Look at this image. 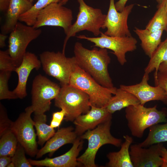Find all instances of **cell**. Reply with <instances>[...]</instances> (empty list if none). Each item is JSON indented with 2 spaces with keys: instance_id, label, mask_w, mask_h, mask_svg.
<instances>
[{
  "instance_id": "1",
  "label": "cell",
  "mask_w": 167,
  "mask_h": 167,
  "mask_svg": "<svg viewBox=\"0 0 167 167\" xmlns=\"http://www.w3.org/2000/svg\"><path fill=\"white\" fill-rule=\"evenodd\" d=\"M74 57L78 66L102 86L114 87L108 70L111 58L107 49L96 47L92 49L76 42L74 46Z\"/></svg>"
},
{
  "instance_id": "2",
  "label": "cell",
  "mask_w": 167,
  "mask_h": 167,
  "mask_svg": "<svg viewBox=\"0 0 167 167\" xmlns=\"http://www.w3.org/2000/svg\"><path fill=\"white\" fill-rule=\"evenodd\" d=\"M112 119L98 125L92 130H89L81 135L82 139L88 141L87 148L84 152L77 158V161L85 167H96L95 159L96 154L101 146L110 144L120 147L122 144L121 139L116 138L111 133Z\"/></svg>"
},
{
  "instance_id": "3",
  "label": "cell",
  "mask_w": 167,
  "mask_h": 167,
  "mask_svg": "<svg viewBox=\"0 0 167 167\" xmlns=\"http://www.w3.org/2000/svg\"><path fill=\"white\" fill-rule=\"evenodd\" d=\"M128 127L134 137L141 138L145 130L154 125L167 121V113L158 110L156 105L147 108L140 104L126 108Z\"/></svg>"
},
{
  "instance_id": "4",
  "label": "cell",
  "mask_w": 167,
  "mask_h": 167,
  "mask_svg": "<svg viewBox=\"0 0 167 167\" xmlns=\"http://www.w3.org/2000/svg\"><path fill=\"white\" fill-rule=\"evenodd\" d=\"M69 84L86 93L91 106L98 107H105L117 89L102 86L78 66L71 75Z\"/></svg>"
},
{
  "instance_id": "5",
  "label": "cell",
  "mask_w": 167,
  "mask_h": 167,
  "mask_svg": "<svg viewBox=\"0 0 167 167\" xmlns=\"http://www.w3.org/2000/svg\"><path fill=\"white\" fill-rule=\"evenodd\" d=\"M54 100L55 106L66 111L64 119L66 121H74L79 115L87 113L91 108L89 96L69 84L61 86Z\"/></svg>"
},
{
  "instance_id": "6",
  "label": "cell",
  "mask_w": 167,
  "mask_h": 167,
  "mask_svg": "<svg viewBox=\"0 0 167 167\" xmlns=\"http://www.w3.org/2000/svg\"><path fill=\"white\" fill-rule=\"evenodd\" d=\"M79 3L77 19L72 24L64 40L62 52L65 53L66 43L70 38L75 36L81 31L86 30L96 36L100 34V31L104 23L106 15L101 10L87 5L84 0H77Z\"/></svg>"
},
{
  "instance_id": "7",
  "label": "cell",
  "mask_w": 167,
  "mask_h": 167,
  "mask_svg": "<svg viewBox=\"0 0 167 167\" xmlns=\"http://www.w3.org/2000/svg\"><path fill=\"white\" fill-rule=\"evenodd\" d=\"M40 59L46 74L57 79L61 86L69 84L71 75L78 66L74 56L67 57L59 51H45L40 54Z\"/></svg>"
},
{
  "instance_id": "8",
  "label": "cell",
  "mask_w": 167,
  "mask_h": 167,
  "mask_svg": "<svg viewBox=\"0 0 167 167\" xmlns=\"http://www.w3.org/2000/svg\"><path fill=\"white\" fill-rule=\"evenodd\" d=\"M41 33V29L19 22L10 33L7 50L17 67L21 64L28 45Z\"/></svg>"
},
{
  "instance_id": "9",
  "label": "cell",
  "mask_w": 167,
  "mask_h": 167,
  "mask_svg": "<svg viewBox=\"0 0 167 167\" xmlns=\"http://www.w3.org/2000/svg\"><path fill=\"white\" fill-rule=\"evenodd\" d=\"M61 88L41 75L35 77L31 90V106L35 114L44 113L49 110L51 101L57 97Z\"/></svg>"
},
{
  "instance_id": "10",
  "label": "cell",
  "mask_w": 167,
  "mask_h": 167,
  "mask_svg": "<svg viewBox=\"0 0 167 167\" xmlns=\"http://www.w3.org/2000/svg\"><path fill=\"white\" fill-rule=\"evenodd\" d=\"M79 39L86 40L94 44L93 46L111 50L121 65L127 62L126 54L137 49V41L131 36H113L105 35L101 32L99 37H90L84 35L76 36Z\"/></svg>"
},
{
  "instance_id": "11",
  "label": "cell",
  "mask_w": 167,
  "mask_h": 167,
  "mask_svg": "<svg viewBox=\"0 0 167 167\" xmlns=\"http://www.w3.org/2000/svg\"><path fill=\"white\" fill-rule=\"evenodd\" d=\"M34 112L32 106L27 107L17 119L12 122L11 130L16 135L19 143L27 154L33 157L38 151L36 136L33 126L34 122L31 117Z\"/></svg>"
},
{
  "instance_id": "12",
  "label": "cell",
  "mask_w": 167,
  "mask_h": 167,
  "mask_svg": "<svg viewBox=\"0 0 167 167\" xmlns=\"http://www.w3.org/2000/svg\"><path fill=\"white\" fill-rule=\"evenodd\" d=\"M60 2L53 3L39 12L33 27L36 28L45 26L62 28L66 35L72 25V10Z\"/></svg>"
},
{
  "instance_id": "13",
  "label": "cell",
  "mask_w": 167,
  "mask_h": 167,
  "mask_svg": "<svg viewBox=\"0 0 167 167\" xmlns=\"http://www.w3.org/2000/svg\"><path fill=\"white\" fill-rule=\"evenodd\" d=\"M134 4L126 6L121 12L116 9L114 0H109V6L102 29L106 28L104 33L113 36H131L127 24L128 16L134 6Z\"/></svg>"
},
{
  "instance_id": "14",
  "label": "cell",
  "mask_w": 167,
  "mask_h": 167,
  "mask_svg": "<svg viewBox=\"0 0 167 167\" xmlns=\"http://www.w3.org/2000/svg\"><path fill=\"white\" fill-rule=\"evenodd\" d=\"M162 143L152 145L148 148L138 144L131 145L129 152L134 167H159L163 162L161 155Z\"/></svg>"
},
{
  "instance_id": "15",
  "label": "cell",
  "mask_w": 167,
  "mask_h": 167,
  "mask_svg": "<svg viewBox=\"0 0 167 167\" xmlns=\"http://www.w3.org/2000/svg\"><path fill=\"white\" fill-rule=\"evenodd\" d=\"M149 75L144 73L139 84L131 85H121L120 88L134 95L142 105L151 101H160L167 105V94L159 86L153 87L148 84Z\"/></svg>"
},
{
  "instance_id": "16",
  "label": "cell",
  "mask_w": 167,
  "mask_h": 167,
  "mask_svg": "<svg viewBox=\"0 0 167 167\" xmlns=\"http://www.w3.org/2000/svg\"><path fill=\"white\" fill-rule=\"evenodd\" d=\"M77 138L71 148L66 152L53 158H45L41 160L28 159L32 166L48 167H75L83 165L77 160V157L83 148V142Z\"/></svg>"
},
{
  "instance_id": "17",
  "label": "cell",
  "mask_w": 167,
  "mask_h": 167,
  "mask_svg": "<svg viewBox=\"0 0 167 167\" xmlns=\"http://www.w3.org/2000/svg\"><path fill=\"white\" fill-rule=\"evenodd\" d=\"M112 118V114L105 107L91 106L86 113L81 115L74 121L75 131L77 135L81 136L89 130L95 128L100 124Z\"/></svg>"
},
{
  "instance_id": "18",
  "label": "cell",
  "mask_w": 167,
  "mask_h": 167,
  "mask_svg": "<svg viewBox=\"0 0 167 167\" xmlns=\"http://www.w3.org/2000/svg\"><path fill=\"white\" fill-rule=\"evenodd\" d=\"M41 65L40 59L34 54L26 53L21 64L15 71L18 75V80L16 87L13 91L18 98L22 99L27 96L26 85L29 75L33 69L38 70Z\"/></svg>"
},
{
  "instance_id": "19",
  "label": "cell",
  "mask_w": 167,
  "mask_h": 167,
  "mask_svg": "<svg viewBox=\"0 0 167 167\" xmlns=\"http://www.w3.org/2000/svg\"><path fill=\"white\" fill-rule=\"evenodd\" d=\"M72 126L62 128L58 130L54 135L47 141L45 145L38 151L36 157L39 158L49 153L50 156L63 145L73 143L77 138V135Z\"/></svg>"
},
{
  "instance_id": "20",
  "label": "cell",
  "mask_w": 167,
  "mask_h": 167,
  "mask_svg": "<svg viewBox=\"0 0 167 167\" xmlns=\"http://www.w3.org/2000/svg\"><path fill=\"white\" fill-rule=\"evenodd\" d=\"M33 5L29 0H10L6 11L5 22L1 28L2 33H10L18 22L20 16Z\"/></svg>"
},
{
  "instance_id": "21",
  "label": "cell",
  "mask_w": 167,
  "mask_h": 167,
  "mask_svg": "<svg viewBox=\"0 0 167 167\" xmlns=\"http://www.w3.org/2000/svg\"><path fill=\"white\" fill-rule=\"evenodd\" d=\"M124 142L121 149L118 152H110L107 155L109 162L106 166L109 167H134L129 152L130 147L133 142L132 137L126 135L123 136Z\"/></svg>"
},
{
  "instance_id": "22",
  "label": "cell",
  "mask_w": 167,
  "mask_h": 167,
  "mask_svg": "<svg viewBox=\"0 0 167 167\" xmlns=\"http://www.w3.org/2000/svg\"><path fill=\"white\" fill-rule=\"evenodd\" d=\"M134 31L141 41V46L145 54L150 58L161 42L163 30L151 32L146 29L135 27Z\"/></svg>"
},
{
  "instance_id": "23",
  "label": "cell",
  "mask_w": 167,
  "mask_h": 167,
  "mask_svg": "<svg viewBox=\"0 0 167 167\" xmlns=\"http://www.w3.org/2000/svg\"><path fill=\"white\" fill-rule=\"evenodd\" d=\"M114 95L105 107L111 114L129 106L140 104L139 101L134 95L120 88H117Z\"/></svg>"
},
{
  "instance_id": "24",
  "label": "cell",
  "mask_w": 167,
  "mask_h": 167,
  "mask_svg": "<svg viewBox=\"0 0 167 167\" xmlns=\"http://www.w3.org/2000/svg\"><path fill=\"white\" fill-rule=\"evenodd\" d=\"M34 126L38 137V143L42 146L54 134V128L46 124L47 117L44 113L35 114L33 120Z\"/></svg>"
},
{
  "instance_id": "25",
  "label": "cell",
  "mask_w": 167,
  "mask_h": 167,
  "mask_svg": "<svg viewBox=\"0 0 167 167\" xmlns=\"http://www.w3.org/2000/svg\"><path fill=\"white\" fill-rule=\"evenodd\" d=\"M167 142V121L164 124H157L149 128L148 135L145 139L138 144L147 148L157 143Z\"/></svg>"
},
{
  "instance_id": "26",
  "label": "cell",
  "mask_w": 167,
  "mask_h": 167,
  "mask_svg": "<svg viewBox=\"0 0 167 167\" xmlns=\"http://www.w3.org/2000/svg\"><path fill=\"white\" fill-rule=\"evenodd\" d=\"M166 61H167V37L161 43L150 58L148 64L145 68V73L149 74L155 70L154 78L156 77L160 65Z\"/></svg>"
},
{
  "instance_id": "27",
  "label": "cell",
  "mask_w": 167,
  "mask_h": 167,
  "mask_svg": "<svg viewBox=\"0 0 167 167\" xmlns=\"http://www.w3.org/2000/svg\"><path fill=\"white\" fill-rule=\"evenodd\" d=\"M63 0H38L27 12L21 15L19 21L26 24L33 26L39 11L42 9L53 3L60 2Z\"/></svg>"
},
{
  "instance_id": "28",
  "label": "cell",
  "mask_w": 167,
  "mask_h": 167,
  "mask_svg": "<svg viewBox=\"0 0 167 167\" xmlns=\"http://www.w3.org/2000/svg\"><path fill=\"white\" fill-rule=\"evenodd\" d=\"M145 28L151 32L162 30L167 31V13L163 2L158 5L157 10Z\"/></svg>"
},
{
  "instance_id": "29",
  "label": "cell",
  "mask_w": 167,
  "mask_h": 167,
  "mask_svg": "<svg viewBox=\"0 0 167 167\" xmlns=\"http://www.w3.org/2000/svg\"><path fill=\"white\" fill-rule=\"evenodd\" d=\"M18 142L17 138L11 130L6 132L0 139V156L12 157L16 150Z\"/></svg>"
},
{
  "instance_id": "30",
  "label": "cell",
  "mask_w": 167,
  "mask_h": 167,
  "mask_svg": "<svg viewBox=\"0 0 167 167\" xmlns=\"http://www.w3.org/2000/svg\"><path fill=\"white\" fill-rule=\"evenodd\" d=\"M11 72L0 71V100L14 99L18 97L13 91L9 90L8 82Z\"/></svg>"
},
{
  "instance_id": "31",
  "label": "cell",
  "mask_w": 167,
  "mask_h": 167,
  "mask_svg": "<svg viewBox=\"0 0 167 167\" xmlns=\"http://www.w3.org/2000/svg\"><path fill=\"white\" fill-rule=\"evenodd\" d=\"M25 152L24 148L19 143L15 153L11 157L12 161L14 164L15 167H32L25 156Z\"/></svg>"
},
{
  "instance_id": "32",
  "label": "cell",
  "mask_w": 167,
  "mask_h": 167,
  "mask_svg": "<svg viewBox=\"0 0 167 167\" xmlns=\"http://www.w3.org/2000/svg\"><path fill=\"white\" fill-rule=\"evenodd\" d=\"M17 67L8 50H0V71H15Z\"/></svg>"
},
{
  "instance_id": "33",
  "label": "cell",
  "mask_w": 167,
  "mask_h": 167,
  "mask_svg": "<svg viewBox=\"0 0 167 167\" xmlns=\"http://www.w3.org/2000/svg\"><path fill=\"white\" fill-rule=\"evenodd\" d=\"M12 122L8 118L6 112L2 105L0 104V136L11 130Z\"/></svg>"
},
{
  "instance_id": "34",
  "label": "cell",
  "mask_w": 167,
  "mask_h": 167,
  "mask_svg": "<svg viewBox=\"0 0 167 167\" xmlns=\"http://www.w3.org/2000/svg\"><path fill=\"white\" fill-rule=\"evenodd\" d=\"M154 80L156 86H160L167 94V74L158 71Z\"/></svg>"
},
{
  "instance_id": "35",
  "label": "cell",
  "mask_w": 167,
  "mask_h": 167,
  "mask_svg": "<svg viewBox=\"0 0 167 167\" xmlns=\"http://www.w3.org/2000/svg\"><path fill=\"white\" fill-rule=\"evenodd\" d=\"M66 114L65 110L62 109L61 111L54 112L53 113L52 119L61 123L64 119Z\"/></svg>"
},
{
  "instance_id": "36",
  "label": "cell",
  "mask_w": 167,
  "mask_h": 167,
  "mask_svg": "<svg viewBox=\"0 0 167 167\" xmlns=\"http://www.w3.org/2000/svg\"><path fill=\"white\" fill-rule=\"evenodd\" d=\"M12 161L11 157L8 156H0V167H7Z\"/></svg>"
},
{
  "instance_id": "37",
  "label": "cell",
  "mask_w": 167,
  "mask_h": 167,
  "mask_svg": "<svg viewBox=\"0 0 167 167\" xmlns=\"http://www.w3.org/2000/svg\"><path fill=\"white\" fill-rule=\"evenodd\" d=\"M128 0H119L115 3V5L116 10L119 12H121L126 6V4Z\"/></svg>"
},
{
  "instance_id": "38",
  "label": "cell",
  "mask_w": 167,
  "mask_h": 167,
  "mask_svg": "<svg viewBox=\"0 0 167 167\" xmlns=\"http://www.w3.org/2000/svg\"><path fill=\"white\" fill-rule=\"evenodd\" d=\"M10 0H0V10L1 12L6 11Z\"/></svg>"
},
{
  "instance_id": "39",
  "label": "cell",
  "mask_w": 167,
  "mask_h": 167,
  "mask_svg": "<svg viewBox=\"0 0 167 167\" xmlns=\"http://www.w3.org/2000/svg\"><path fill=\"white\" fill-rule=\"evenodd\" d=\"M7 37V36L5 34H0V47L2 48L6 46L5 41Z\"/></svg>"
},
{
  "instance_id": "40",
  "label": "cell",
  "mask_w": 167,
  "mask_h": 167,
  "mask_svg": "<svg viewBox=\"0 0 167 167\" xmlns=\"http://www.w3.org/2000/svg\"><path fill=\"white\" fill-rule=\"evenodd\" d=\"M158 71L167 74V61L163 62L160 65Z\"/></svg>"
},
{
  "instance_id": "41",
  "label": "cell",
  "mask_w": 167,
  "mask_h": 167,
  "mask_svg": "<svg viewBox=\"0 0 167 167\" xmlns=\"http://www.w3.org/2000/svg\"><path fill=\"white\" fill-rule=\"evenodd\" d=\"M161 156L163 161L167 162V149L164 146L161 150Z\"/></svg>"
},
{
  "instance_id": "42",
  "label": "cell",
  "mask_w": 167,
  "mask_h": 167,
  "mask_svg": "<svg viewBox=\"0 0 167 167\" xmlns=\"http://www.w3.org/2000/svg\"><path fill=\"white\" fill-rule=\"evenodd\" d=\"M61 123L56 121L52 119V120L50 122V126L53 128H57L58 127Z\"/></svg>"
},
{
  "instance_id": "43",
  "label": "cell",
  "mask_w": 167,
  "mask_h": 167,
  "mask_svg": "<svg viewBox=\"0 0 167 167\" xmlns=\"http://www.w3.org/2000/svg\"><path fill=\"white\" fill-rule=\"evenodd\" d=\"M162 2H163L165 4V9L167 13V0H163Z\"/></svg>"
},
{
  "instance_id": "44",
  "label": "cell",
  "mask_w": 167,
  "mask_h": 167,
  "mask_svg": "<svg viewBox=\"0 0 167 167\" xmlns=\"http://www.w3.org/2000/svg\"><path fill=\"white\" fill-rule=\"evenodd\" d=\"M7 167H15V165L11 161L9 165L7 166Z\"/></svg>"
},
{
  "instance_id": "45",
  "label": "cell",
  "mask_w": 167,
  "mask_h": 167,
  "mask_svg": "<svg viewBox=\"0 0 167 167\" xmlns=\"http://www.w3.org/2000/svg\"><path fill=\"white\" fill-rule=\"evenodd\" d=\"M161 167H167V162L163 161V162Z\"/></svg>"
},
{
  "instance_id": "46",
  "label": "cell",
  "mask_w": 167,
  "mask_h": 167,
  "mask_svg": "<svg viewBox=\"0 0 167 167\" xmlns=\"http://www.w3.org/2000/svg\"><path fill=\"white\" fill-rule=\"evenodd\" d=\"M69 0H63L61 2V3L63 5L65 4Z\"/></svg>"
},
{
  "instance_id": "47",
  "label": "cell",
  "mask_w": 167,
  "mask_h": 167,
  "mask_svg": "<svg viewBox=\"0 0 167 167\" xmlns=\"http://www.w3.org/2000/svg\"><path fill=\"white\" fill-rule=\"evenodd\" d=\"M163 0H156L157 2H158V5L161 4Z\"/></svg>"
},
{
  "instance_id": "48",
  "label": "cell",
  "mask_w": 167,
  "mask_h": 167,
  "mask_svg": "<svg viewBox=\"0 0 167 167\" xmlns=\"http://www.w3.org/2000/svg\"><path fill=\"white\" fill-rule=\"evenodd\" d=\"M31 2H32L34 0H29Z\"/></svg>"
}]
</instances>
